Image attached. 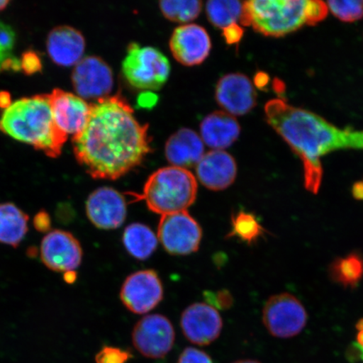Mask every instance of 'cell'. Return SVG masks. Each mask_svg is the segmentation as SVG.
I'll use <instances>...</instances> for the list:
<instances>
[{
  "instance_id": "obj_1",
  "label": "cell",
  "mask_w": 363,
  "mask_h": 363,
  "mask_svg": "<svg viewBox=\"0 0 363 363\" xmlns=\"http://www.w3.org/2000/svg\"><path fill=\"white\" fill-rule=\"evenodd\" d=\"M147 130L121 95L99 99L84 130L72 136L77 161L93 179H120L151 152Z\"/></svg>"
},
{
  "instance_id": "obj_2",
  "label": "cell",
  "mask_w": 363,
  "mask_h": 363,
  "mask_svg": "<svg viewBox=\"0 0 363 363\" xmlns=\"http://www.w3.org/2000/svg\"><path fill=\"white\" fill-rule=\"evenodd\" d=\"M269 124L301 157L308 191L319 192L323 169L320 158L337 150L363 151V130L340 129L324 118L291 106L282 99H272L265 106Z\"/></svg>"
},
{
  "instance_id": "obj_3",
  "label": "cell",
  "mask_w": 363,
  "mask_h": 363,
  "mask_svg": "<svg viewBox=\"0 0 363 363\" xmlns=\"http://www.w3.org/2000/svg\"><path fill=\"white\" fill-rule=\"evenodd\" d=\"M0 129L20 142L33 145L48 157L61 155L67 135L53 120L48 94L24 98L4 111Z\"/></svg>"
},
{
  "instance_id": "obj_4",
  "label": "cell",
  "mask_w": 363,
  "mask_h": 363,
  "mask_svg": "<svg viewBox=\"0 0 363 363\" xmlns=\"http://www.w3.org/2000/svg\"><path fill=\"white\" fill-rule=\"evenodd\" d=\"M240 24L265 35L283 36L306 25H315L328 13L319 0H252L243 3Z\"/></svg>"
},
{
  "instance_id": "obj_5",
  "label": "cell",
  "mask_w": 363,
  "mask_h": 363,
  "mask_svg": "<svg viewBox=\"0 0 363 363\" xmlns=\"http://www.w3.org/2000/svg\"><path fill=\"white\" fill-rule=\"evenodd\" d=\"M198 184L192 172L179 167L158 169L149 177L140 199L150 211L161 216L185 211L197 197Z\"/></svg>"
},
{
  "instance_id": "obj_6",
  "label": "cell",
  "mask_w": 363,
  "mask_h": 363,
  "mask_svg": "<svg viewBox=\"0 0 363 363\" xmlns=\"http://www.w3.org/2000/svg\"><path fill=\"white\" fill-rule=\"evenodd\" d=\"M125 78L133 87L143 90H158L167 83L170 63L157 48L131 43L122 63Z\"/></svg>"
},
{
  "instance_id": "obj_7",
  "label": "cell",
  "mask_w": 363,
  "mask_h": 363,
  "mask_svg": "<svg viewBox=\"0 0 363 363\" xmlns=\"http://www.w3.org/2000/svg\"><path fill=\"white\" fill-rule=\"evenodd\" d=\"M262 320L274 337L291 338L306 328L308 315L296 297L283 293L274 295L267 301L262 311Z\"/></svg>"
},
{
  "instance_id": "obj_8",
  "label": "cell",
  "mask_w": 363,
  "mask_h": 363,
  "mask_svg": "<svg viewBox=\"0 0 363 363\" xmlns=\"http://www.w3.org/2000/svg\"><path fill=\"white\" fill-rule=\"evenodd\" d=\"M157 238L172 255H189L198 251L202 230L187 211L162 216Z\"/></svg>"
},
{
  "instance_id": "obj_9",
  "label": "cell",
  "mask_w": 363,
  "mask_h": 363,
  "mask_svg": "<svg viewBox=\"0 0 363 363\" xmlns=\"http://www.w3.org/2000/svg\"><path fill=\"white\" fill-rule=\"evenodd\" d=\"M40 256L48 269L65 274L78 269L84 252L79 240L69 231L53 230L43 239Z\"/></svg>"
},
{
  "instance_id": "obj_10",
  "label": "cell",
  "mask_w": 363,
  "mask_h": 363,
  "mask_svg": "<svg viewBox=\"0 0 363 363\" xmlns=\"http://www.w3.org/2000/svg\"><path fill=\"white\" fill-rule=\"evenodd\" d=\"M175 333L170 320L161 315L145 316L133 333L134 347L144 357L162 358L174 347Z\"/></svg>"
},
{
  "instance_id": "obj_11",
  "label": "cell",
  "mask_w": 363,
  "mask_h": 363,
  "mask_svg": "<svg viewBox=\"0 0 363 363\" xmlns=\"http://www.w3.org/2000/svg\"><path fill=\"white\" fill-rule=\"evenodd\" d=\"M163 297V288L155 271L134 272L122 285L121 299L124 306L135 314L151 311Z\"/></svg>"
},
{
  "instance_id": "obj_12",
  "label": "cell",
  "mask_w": 363,
  "mask_h": 363,
  "mask_svg": "<svg viewBox=\"0 0 363 363\" xmlns=\"http://www.w3.org/2000/svg\"><path fill=\"white\" fill-rule=\"evenodd\" d=\"M72 84L82 99L108 97L113 84L111 68L101 57H85L77 63L72 75Z\"/></svg>"
},
{
  "instance_id": "obj_13",
  "label": "cell",
  "mask_w": 363,
  "mask_h": 363,
  "mask_svg": "<svg viewBox=\"0 0 363 363\" xmlns=\"http://www.w3.org/2000/svg\"><path fill=\"white\" fill-rule=\"evenodd\" d=\"M85 208L91 223L99 229H117L125 220V199L112 188L94 190L86 201Z\"/></svg>"
},
{
  "instance_id": "obj_14",
  "label": "cell",
  "mask_w": 363,
  "mask_h": 363,
  "mask_svg": "<svg viewBox=\"0 0 363 363\" xmlns=\"http://www.w3.org/2000/svg\"><path fill=\"white\" fill-rule=\"evenodd\" d=\"M223 322L216 308L203 303L189 306L181 318V328L189 342L199 346L215 342L220 335Z\"/></svg>"
},
{
  "instance_id": "obj_15",
  "label": "cell",
  "mask_w": 363,
  "mask_h": 363,
  "mask_svg": "<svg viewBox=\"0 0 363 363\" xmlns=\"http://www.w3.org/2000/svg\"><path fill=\"white\" fill-rule=\"evenodd\" d=\"M169 45L176 60L188 67L201 65L210 55L211 49V38L206 30L195 24L175 29Z\"/></svg>"
},
{
  "instance_id": "obj_16",
  "label": "cell",
  "mask_w": 363,
  "mask_h": 363,
  "mask_svg": "<svg viewBox=\"0 0 363 363\" xmlns=\"http://www.w3.org/2000/svg\"><path fill=\"white\" fill-rule=\"evenodd\" d=\"M48 97L58 128L67 135L80 133L89 120V104L84 99L59 89H53Z\"/></svg>"
},
{
  "instance_id": "obj_17",
  "label": "cell",
  "mask_w": 363,
  "mask_h": 363,
  "mask_svg": "<svg viewBox=\"0 0 363 363\" xmlns=\"http://www.w3.org/2000/svg\"><path fill=\"white\" fill-rule=\"evenodd\" d=\"M216 98L226 113L233 116H244L255 106L257 93L246 75L230 74L218 82Z\"/></svg>"
},
{
  "instance_id": "obj_18",
  "label": "cell",
  "mask_w": 363,
  "mask_h": 363,
  "mask_svg": "<svg viewBox=\"0 0 363 363\" xmlns=\"http://www.w3.org/2000/svg\"><path fill=\"white\" fill-rule=\"evenodd\" d=\"M196 174L204 187L220 191L234 183L238 174L237 162L223 150H212L204 154L196 165Z\"/></svg>"
},
{
  "instance_id": "obj_19",
  "label": "cell",
  "mask_w": 363,
  "mask_h": 363,
  "mask_svg": "<svg viewBox=\"0 0 363 363\" xmlns=\"http://www.w3.org/2000/svg\"><path fill=\"white\" fill-rule=\"evenodd\" d=\"M48 51L52 60L59 66L76 65L83 57L85 40L78 30L71 26H58L49 33Z\"/></svg>"
},
{
  "instance_id": "obj_20",
  "label": "cell",
  "mask_w": 363,
  "mask_h": 363,
  "mask_svg": "<svg viewBox=\"0 0 363 363\" xmlns=\"http://www.w3.org/2000/svg\"><path fill=\"white\" fill-rule=\"evenodd\" d=\"M167 161L172 166L189 169L196 166L204 155V143L195 131L183 128L167 140L165 147Z\"/></svg>"
},
{
  "instance_id": "obj_21",
  "label": "cell",
  "mask_w": 363,
  "mask_h": 363,
  "mask_svg": "<svg viewBox=\"0 0 363 363\" xmlns=\"http://www.w3.org/2000/svg\"><path fill=\"white\" fill-rule=\"evenodd\" d=\"M201 133L203 142L208 147L223 150L238 139L240 127L233 116L225 111H216L204 118Z\"/></svg>"
},
{
  "instance_id": "obj_22",
  "label": "cell",
  "mask_w": 363,
  "mask_h": 363,
  "mask_svg": "<svg viewBox=\"0 0 363 363\" xmlns=\"http://www.w3.org/2000/svg\"><path fill=\"white\" fill-rule=\"evenodd\" d=\"M29 216L12 203H0V243L17 247L28 233Z\"/></svg>"
},
{
  "instance_id": "obj_23",
  "label": "cell",
  "mask_w": 363,
  "mask_h": 363,
  "mask_svg": "<svg viewBox=\"0 0 363 363\" xmlns=\"http://www.w3.org/2000/svg\"><path fill=\"white\" fill-rule=\"evenodd\" d=\"M158 238L148 226L140 223L126 227L123 235L124 246L131 256L139 260L147 259L157 247Z\"/></svg>"
},
{
  "instance_id": "obj_24",
  "label": "cell",
  "mask_w": 363,
  "mask_h": 363,
  "mask_svg": "<svg viewBox=\"0 0 363 363\" xmlns=\"http://www.w3.org/2000/svg\"><path fill=\"white\" fill-rule=\"evenodd\" d=\"M330 279L345 288H356L363 278V257L357 252L338 257L330 265Z\"/></svg>"
},
{
  "instance_id": "obj_25",
  "label": "cell",
  "mask_w": 363,
  "mask_h": 363,
  "mask_svg": "<svg viewBox=\"0 0 363 363\" xmlns=\"http://www.w3.org/2000/svg\"><path fill=\"white\" fill-rule=\"evenodd\" d=\"M244 4L233 0H211L206 3V13L213 25L225 30L242 21Z\"/></svg>"
},
{
  "instance_id": "obj_26",
  "label": "cell",
  "mask_w": 363,
  "mask_h": 363,
  "mask_svg": "<svg viewBox=\"0 0 363 363\" xmlns=\"http://www.w3.org/2000/svg\"><path fill=\"white\" fill-rule=\"evenodd\" d=\"M159 7L167 20L178 23H188L199 16L202 10V2L199 0H164Z\"/></svg>"
},
{
  "instance_id": "obj_27",
  "label": "cell",
  "mask_w": 363,
  "mask_h": 363,
  "mask_svg": "<svg viewBox=\"0 0 363 363\" xmlns=\"http://www.w3.org/2000/svg\"><path fill=\"white\" fill-rule=\"evenodd\" d=\"M233 229L228 237H235L249 245L255 243L264 233L265 230L251 213L243 211L233 216Z\"/></svg>"
},
{
  "instance_id": "obj_28",
  "label": "cell",
  "mask_w": 363,
  "mask_h": 363,
  "mask_svg": "<svg viewBox=\"0 0 363 363\" xmlns=\"http://www.w3.org/2000/svg\"><path fill=\"white\" fill-rule=\"evenodd\" d=\"M328 10L339 20L352 22L363 17V0H343L325 3Z\"/></svg>"
},
{
  "instance_id": "obj_29",
  "label": "cell",
  "mask_w": 363,
  "mask_h": 363,
  "mask_svg": "<svg viewBox=\"0 0 363 363\" xmlns=\"http://www.w3.org/2000/svg\"><path fill=\"white\" fill-rule=\"evenodd\" d=\"M16 43V33L11 26L0 21V70L12 56V50Z\"/></svg>"
},
{
  "instance_id": "obj_30",
  "label": "cell",
  "mask_w": 363,
  "mask_h": 363,
  "mask_svg": "<svg viewBox=\"0 0 363 363\" xmlns=\"http://www.w3.org/2000/svg\"><path fill=\"white\" fill-rule=\"evenodd\" d=\"M130 357L129 352L120 348L104 347L95 357V361L97 363H125Z\"/></svg>"
},
{
  "instance_id": "obj_31",
  "label": "cell",
  "mask_w": 363,
  "mask_h": 363,
  "mask_svg": "<svg viewBox=\"0 0 363 363\" xmlns=\"http://www.w3.org/2000/svg\"><path fill=\"white\" fill-rule=\"evenodd\" d=\"M210 306L215 308L226 310L233 305V298L228 290H220L216 293L207 292L206 295Z\"/></svg>"
},
{
  "instance_id": "obj_32",
  "label": "cell",
  "mask_w": 363,
  "mask_h": 363,
  "mask_svg": "<svg viewBox=\"0 0 363 363\" xmlns=\"http://www.w3.org/2000/svg\"><path fill=\"white\" fill-rule=\"evenodd\" d=\"M21 67L26 74L31 75L42 70V61L40 57L33 51L23 53L21 59Z\"/></svg>"
},
{
  "instance_id": "obj_33",
  "label": "cell",
  "mask_w": 363,
  "mask_h": 363,
  "mask_svg": "<svg viewBox=\"0 0 363 363\" xmlns=\"http://www.w3.org/2000/svg\"><path fill=\"white\" fill-rule=\"evenodd\" d=\"M178 363H213L211 357L206 353L198 350V349L186 348L181 354Z\"/></svg>"
},
{
  "instance_id": "obj_34",
  "label": "cell",
  "mask_w": 363,
  "mask_h": 363,
  "mask_svg": "<svg viewBox=\"0 0 363 363\" xmlns=\"http://www.w3.org/2000/svg\"><path fill=\"white\" fill-rule=\"evenodd\" d=\"M33 225L35 229L39 233H50L52 228L51 216L45 211H40L34 217Z\"/></svg>"
},
{
  "instance_id": "obj_35",
  "label": "cell",
  "mask_w": 363,
  "mask_h": 363,
  "mask_svg": "<svg viewBox=\"0 0 363 363\" xmlns=\"http://www.w3.org/2000/svg\"><path fill=\"white\" fill-rule=\"evenodd\" d=\"M243 30L240 28L238 24L230 26L228 28L224 30V35L227 43L233 44L238 43L242 39Z\"/></svg>"
},
{
  "instance_id": "obj_36",
  "label": "cell",
  "mask_w": 363,
  "mask_h": 363,
  "mask_svg": "<svg viewBox=\"0 0 363 363\" xmlns=\"http://www.w3.org/2000/svg\"><path fill=\"white\" fill-rule=\"evenodd\" d=\"M357 328L358 330L357 335V344L356 347L358 349V351L360 352V355L363 359V319L358 321L357 325Z\"/></svg>"
},
{
  "instance_id": "obj_37",
  "label": "cell",
  "mask_w": 363,
  "mask_h": 363,
  "mask_svg": "<svg viewBox=\"0 0 363 363\" xmlns=\"http://www.w3.org/2000/svg\"><path fill=\"white\" fill-rule=\"evenodd\" d=\"M11 106V94L6 91L0 92V108H6Z\"/></svg>"
},
{
  "instance_id": "obj_38",
  "label": "cell",
  "mask_w": 363,
  "mask_h": 363,
  "mask_svg": "<svg viewBox=\"0 0 363 363\" xmlns=\"http://www.w3.org/2000/svg\"><path fill=\"white\" fill-rule=\"evenodd\" d=\"M352 194L357 201H363V182H359L354 185Z\"/></svg>"
},
{
  "instance_id": "obj_39",
  "label": "cell",
  "mask_w": 363,
  "mask_h": 363,
  "mask_svg": "<svg viewBox=\"0 0 363 363\" xmlns=\"http://www.w3.org/2000/svg\"><path fill=\"white\" fill-rule=\"evenodd\" d=\"M77 279H78V274H77L75 270L68 271L63 274V279H65L67 284H74Z\"/></svg>"
},
{
  "instance_id": "obj_40",
  "label": "cell",
  "mask_w": 363,
  "mask_h": 363,
  "mask_svg": "<svg viewBox=\"0 0 363 363\" xmlns=\"http://www.w3.org/2000/svg\"><path fill=\"white\" fill-rule=\"evenodd\" d=\"M9 3H10V1H8V0L7 1H4V0H0V11H2L4 10V9H6Z\"/></svg>"
},
{
  "instance_id": "obj_41",
  "label": "cell",
  "mask_w": 363,
  "mask_h": 363,
  "mask_svg": "<svg viewBox=\"0 0 363 363\" xmlns=\"http://www.w3.org/2000/svg\"><path fill=\"white\" fill-rule=\"evenodd\" d=\"M234 363H259V362H257L256 361H252V360H242V361H238V362H234Z\"/></svg>"
}]
</instances>
